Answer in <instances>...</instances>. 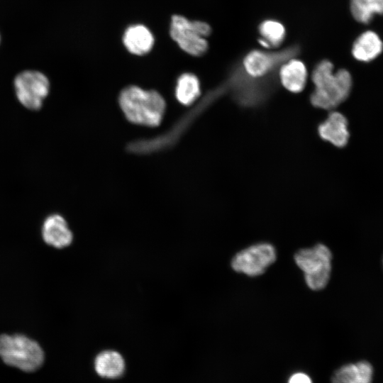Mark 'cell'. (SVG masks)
Returning a JSON list of instances; mask_svg holds the SVG:
<instances>
[{
    "label": "cell",
    "mask_w": 383,
    "mask_h": 383,
    "mask_svg": "<svg viewBox=\"0 0 383 383\" xmlns=\"http://www.w3.org/2000/svg\"><path fill=\"white\" fill-rule=\"evenodd\" d=\"M14 90L18 101L30 110L41 108L50 91L48 78L37 70H25L16 75Z\"/></svg>",
    "instance_id": "52a82bcc"
},
{
    "label": "cell",
    "mask_w": 383,
    "mask_h": 383,
    "mask_svg": "<svg viewBox=\"0 0 383 383\" xmlns=\"http://www.w3.org/2000/svg\"><path fill=\"white\" fill-rule=\"evenodd\" d=\"M155 40L153 33L143 23L128 26L122 35V43L126 50L138 56L150 52L154 47Z\"/></svg>",
    "instance_id": "9c48e42d"
},
{
    "label": "cell",
    "mask_w": 383,
    "mask_h": 383,
    "mask_svg": "<svg viewBox=\"0 0 383 383\" xmlns=\"http://www.w3.org/2000/svg\"><path fill=\"white\" fill-rule=\"evenodd\" d=\"M318 131L323 140L338 148L344 147L350 137L346 118L336 111L331 113L318 126Z\"/></svg>",
    "instance_id": "8fae6325"
},
{
    "label": "cell",
    "mask_w": 383,
    "mask_h": 383,
    "mask_svg": "<svg viewBox=\"0 0 383 383\" xmlns=\"http://www.w3.org/2000/svg\"><path fill=\"white\" fill-rule=\"evenodd\" d=\"M94 369L101 377L115 379L121 376L125 370V361L117 351L106 350L99 353L94 359Z\"/></svg>",
    "instance_id": "9a60e30c"
},
{
    "label": "cell",
    "mask_w": 383,
    "mask_h": 383,
    "mask_svg": "<svg viewBox=\"0 0 383 383\" xmlns=\"http://www.w3.org/2000/svg\"><path fill=\"white\" fill-rule=\"evenodd\" d=\"M277 252L270 243H260L245 248L233 257L231 267L250 277L263 274L276 260Z\"/></svg>",
    "instance_id": "ba28073f"
},
{
    "label": "cell",
    "mask_w": 383,
    "mask_h": 383,
    "mask_svg": "<svg viewBox=\"0 0 383 383\" xmlns=\"http://www.w3.org/2000/svg\"><path fill=\"white\" fill-rule=\"evenodd\" d=\"M374 370L365 360L349 363L338 369L331 377L332 383H372Z\"/></svg>",
    "instance_id": "5bb4252c"
},
{
    "label": "cell",
    "mask_w": 383,
    "mask_h": 383,
    "mask_svg": "<svg viewBox=\"0 0 383 383\" xmlns=\"http://www.w3.org/2000/svg\"><path fill=\"white\" fill-rule=\"evenodd\" d=\"M350 10L356 21L367 24L374 16L383 15V0H350Z\"/></svg>",
    "instance_id": "ac0fdd59"
},
{
    "label": "cell",
    "mask_w": 383,
    "mask_h": 383,
    "mask_svg": "<svg viewBox=\"0 0 383 383\" xmlns=\"http://www.w3.org/2000/svg\"><path fill=\"white\" fill-rule=\"evenodd\" d=\"M42 235L47 244L59 249L71 245L74 238L67 221L60 214H52L46 218Z\"/></svg>",
    "instance_id": "30bf717a"
},
{
    "label": "cell",
    "mask_w": 383,
    "mask_h": 383,
    "mask_svg": "<svg viewBox=\"0 0 383 383\" xmlns=\"http://www.w3.org/2000/svg\"><path fill=\"white\" fill-rule=\"evenodd\" d=\"M211 28L207 23L199 20H189L187 17L174 14L170 23V35L179 48L192 56H201L208 50L206 38Z\"/></svg>",
    "instance_id": "277c9868"
},
{
    "label": "cell",
    "mask_w": 383,
    "mask_h": 383,
    "mask_svg": "<svg viewBox=\"0 0 383 383\" xmlns=\"http://www.w3.org/2000/svg\"><path fill=\"white\" fill-rule=\"evenodd\" d=\"M288 383H312L310 377L304 373L294 374L289 379Z\"/></svg>",
    "instance_id": "d6986e66"
},
{
    "label": "cell",
    "mask_w": 383,
    "mask_h": 383,
    "mask_svg": "<svg viewBox=\"0 0 383 383\" xmlns=\"http://www.w3.org/2000/svg\"><path fill=\"white\" fill-rule=\"evenodd\" d=\"M295 262L303 271L307 286L321 290L328 284L331 271L332 254L323 244L301 249L294 255Z\"/></svg>",
    "instance_id": "5b68a950"
},
{
    "label": "cell",
    "mask_w": 383,
    "mask_h": 383,
    "mask_svg": "<svg viewBox=\"0 0 383 383\" xmlns=\"http://www.w3.org/2000/svg\"><path fill=\"white\" fill-rule=\"evenodd\" d=\"M383 52V40L372 30L361 33L353 43L351 53L360 62H369L375 60Z\"/></svg>",
    "instance_id": "7c38bea8"
},
{
    "label": "cell",
    "mask_w": 383,
    "mask_h": 383,
    "mask_svg": "<svg viewBox=\"0 0 383 383\" xmlns=\"http://www.w3.org/2000/svg\"><path fill=\"white\" fill-rule=\"evenodd\" d=\"M279 78L282 84L294 93L301 91L306 85L307 70L305 64L294 57L284 62L279 67Z\"/></svg>",
    "instance_id": "4fadbf2b"
},
{
    "label": "cell",
    "mask_w": 383,
    "mask_h": 383,
    "mask_svg": "<svg viewBox=\"0 0 383 383\" xmlns=\"http://www.w3.org/2000/svg\"><path fill=\"white\" fill-rule=\"evenodd\" d=\"M176 97L182 104H192L200 95V84L198 77L192 73L182 74L176 85Z\"/></svg>",
    "instance_id": "e0dca14e"
},
{
    "label": "cell",
    "mask_w": 383,
    "mask_h": 383,
    "mask_svg": "<svg viewBox=\"0 0 383 383\" xmlns=\"http://www.w3.org/2000/svg\"><path fill=\"white\" fill-rule=\"evenodd\" d=\"M315 86L310 96L311 104L316 108L332 109L343 103L349 96L353 79L345 69L333 72V63L323 60L315 67L311 77Z\"/></svg>",
    "instance_id": "6da1fadb"
},
{
    "label": "cell",
    "mask_w": 383,
    "mask_h": 383,
    "mask_svg": "<svg viewBox=\"0 0 383 383\" xmlns=\"http://www.w3.org/2000/svg\"><path fill=\"white\" fill-rule=\"evenodd\" d=\"M0 357L7 365L25 372L38 370L44 360V353L35 340L21 334L0 335Z\"/></svg>",
    "instance_id": "3957f363"
},
{
    "label": "cell",
    "mask_w": 383,
    "mask_h": 383,
    "mask_svg": "<svg viewBox=\"0 0 383 383\" xmlns=\"http://www.w3.org/2000/svg\"><path fill=\"white\" fill-rule=\"evenodd\" d=\"M1 39V38H0Z\"/></svg>",
    "instance_id": "ffe728a7"
},
{
    "label": "cell",
    "mask_w": 383,
    "mask_h": 383,
    "mask_svg": "<svg viewBox=\"0 0 383 383\" xmlns=\"http://www.w3.org/2000/svg\"><path fill=\"white\" fill-rule=\"evenodd\" d=\"M119 103L130 121L148 126H158L165 109V100L159 93L136 86L125 88L120 94Z\"/></svg>",
    "instance_id": "7a4b0ae2"
},
{
    "label": "cell",
    "mask_w": 383,
    "mask_h": 383,
    "mask_svg": "<svg viewBox=\"0 0 383 383\" xmlns=\"http://www.w3.org/2000/svg\"><path fill=\"white\" fill-rule=\"evenodd\" d=\"M258 30L260 35L258 42L266 49L277 48L284 40L285 28L278 21L265 20L260 24Z\"/></svg>",
    "instance_id": "2e32d148"
},
{
    "label": "cell",
    "mask_w": 383,
    "mask_h": 383,
    "mask_svg": "<svg viewBox=\"0 0 383 383\" xmlns=\"http://www.w3.org/2000/svg\"><path fill=\"white\" fill-rule=\"evenodd\" d=\"M297 52L298 50L295 47L278 52L254 50L244 57L240 66L252 78L276 79L275 74L279 72L280 66L292 58Z\"/></svg>",
    "instance_id": "8992f818"
}]
</instances>
